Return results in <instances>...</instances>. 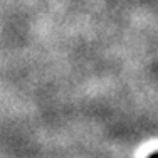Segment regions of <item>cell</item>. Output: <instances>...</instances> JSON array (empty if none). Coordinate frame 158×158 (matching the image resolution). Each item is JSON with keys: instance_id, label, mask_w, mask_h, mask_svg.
<instances>
[{"instance_id": "1", "label": "cell", "mask_w": 158, "mask_h": 158, "mask_svg": "<svg viewBox=\"0 0 158 158\" xmlns=\"http://www.w3.org/2000/svg\"><path fill=\"white\" fill-rule=\"evenodd\" d=\"M148 158H158V152H156V153H152V155H150Z\"/></svg>"}]
</instances>
